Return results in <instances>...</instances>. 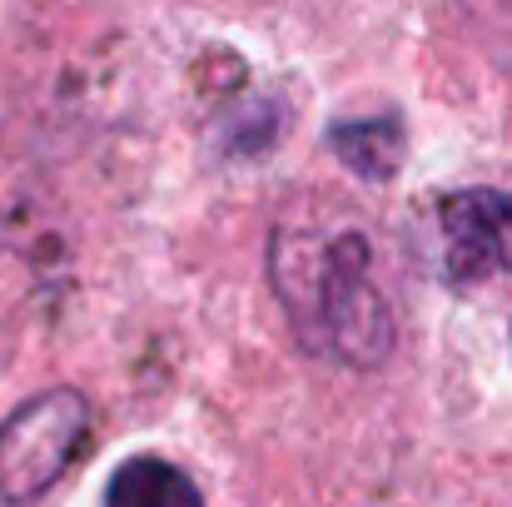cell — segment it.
Masks as SVG:
<instances>
[{
	"label": "cell",
	"mask_w": 512,
	"mask_h": 507,
	"mask_svg": "<svg viewBox=\"0 0 512 507\" xmlns=\"http://www.w3.org/2000/svg\"><path fill=\"white\" fill-rule=\"evenodd\" d=\"M329 145L343 155V165L353 169V174H363V179H393L398 165H403V125L398 120H383V115H373V120H343L329 130Z\"/></svg>",
	"instance_id": "5b68a950"
},
{
	"label": "cell",
	"mask_w": 512,
	"mask_h": 507,
	"mask_svg": "<svg viewBox=\"0 0 512 507\" xmlns=\"http://www.w3.org/2000/svg\"><path fill=\"white\" fill-rule=\"evenodd\" d=\"M90 438V403L75 388H45L0 423V503H40Z\"/></svg>",
	"instance_id": "7a4b0ae2"
},
{
	"label": "cell",
	"mask_w": 512,
	"mask_h": 507,
	"mask_svg": "<svg viewBox=\"0 0 512 507\" xmlns=\"http://www.w3.org/2000/svg\"><path fill=\"white\" fill-rule=\"evenodd\" d=\"M274 284L289 304L299 338L348 368H378L393 353V314L373 284V254L363 234H339L329 244L279 234Z\"/></svg>",
	"instance_id": "6da1fadb"
},
{
	"label": "cell",
	"mask_w": 512,
	"mask_h": 507,
	"mask_svg": "<svg viewBox=\"0 0 512 507\" xmlns=\"http://www.w3.org/2000/svg\"><path fill=\"white\" fill-rule=\"evenodd\" d=\"M105 507H204V498H199V483L184 468H174L170 458L140 453L110 473Z\"/></svg>",
	"instance_id": "277c9868"
},
{
	"label": "cell",
	"mask_w": 512,
	"mask_h": 507,
	"mask_svg": "<svg viewBox=\"0 0 512 507\" xmlns=\"http://www.w3.org/2000/svg\"><path fill=\"white\" fill-rule=\"evenodd\" d=\"M443 259L458 284H483L512 269V194L458 189L443 199Z\"/></svg>",
	"instance_id": "3957f363"
}]
</instances>
